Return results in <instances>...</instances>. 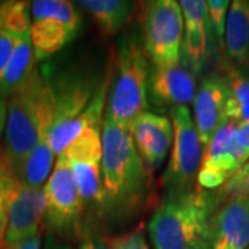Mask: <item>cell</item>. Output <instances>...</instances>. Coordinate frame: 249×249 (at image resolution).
<instances>
[{
  "label": "cell",
  "instance_id": "f1b7e54d",
  "mask_svg": "<svg viewBox=\"0 0 249 249\" xmlns=\"http://www.w3.org/2000/svg\"><path fill=\"white\" fill-rule=\"evenodd\" d=\"M17 39V36L11 35L10 32L4 31L0 25V76L3 75L10 58L13 55Z\"/></svg>",
  "mask_w": 249,
  "mask_h": 249
},
{
  "label": "cell",
  "instance_id": "3957f363",
  "mask_svg": "<svg viewBox=\"0 0 249 249\" xmlns=\"http://www.w3.org/2000/svg\"><path fill=\"white\" fill-rule=\"evenodd\" d=\"M54 121V94L49 80L36 70L7 98L3 155L13 172L47 137Z\"/></svg>",
  "mask_w": 249,
  "mask_h": 249
},
{
  "label": "cell",
  "instance_id": "9a60e30c",
  "mask_svg": "<svg viewBox=\"0 0 249 249\" xmlns=\"http://www.w3.org/2000/svg\"><path fill=\"white\" fill-rule=\"evenodd\" d=\"M178 3L184 19L181 62L196 75L204 70L209 58L212 28L206 13V1L181 0Z\"/></svg>",
  "mask_w": 249,
  "mask_h": 249
},
{
  "label": "cell",
  "instance_id": "4316f807",
  "mask_svg": "<svg viewBox=\"0 0 249 249\" xmlns=\"http://www.w3.org/2000/svg\"><path fill=\"white\" fill-rule=\"evenodd\" d=\"M216 194L220 201L237 196L249 199V160L237 170V173L224 186L220 187V191H216Z\"/></svg>",
  "mask_w": 249,
  "mask_h": 249
},
{
  "label": "cell",
  "instance_id": "8fae6325",
  "mask_svg": "<svg viewBox=\"0 0 249 249\" xmlns=\"http://www.w3.org/2000/svg\"><path fill=\"white\" fill-rule=\"evenodd\" d=\"M46 214L43 188L24 186L13 178L7 196V230L4 244H17L40 234Z\"/></svg>",
  "mask_w": 249,
  "mask_h": 249
},
{
  "label": "cell",
  "instance_id": "e0dca14e",
  "mask_svg": "<svg viewBox=\"0 0 249 249\" xmlns=\"http://www.w3.org/2000/svg\"><path fill=\"white\" fill-rule=\"evenodd\" d=\"M223 49L234 65L249 64V0L230 3Z\"/></svg>",
  "mask_w": 249,
  "mask_h": 249
},
{
  "label": "cell",
  "instance_id": "1f68e13d",
  "mask_svg": "<svg viewBox=\"0 0 249 249\" xmlns=\"http://www.w3.org/2000/svg\"><path fill=\"white\" fill-rule=\"evenodd\" d=\"M237 136H238V140H240L244 151L249 158V122L237 124Z\"/></svg>",
  "mask_w": 249,
  "mask_h": 249
},
{
  "label": "cell",
  "instance_id": "d590c367",
  "mask_svg": "<svg viewBox=\"0 0 249 249\" xmlns=\"http://www.w3.org/2000/svg\"><path fill=\"white\" fill-rule=\"evenodd\" d=\"M248 76H249V75H248Z\"/></svg>",
  "mask_w": 249,
  "mask_h": 249
},
{
  "label": "cell",
  "instance_id": "44dd1931",
  "mask_svg": "<svg viewBox=\"0 0 249 249\" xmlns=\"http://www.w3.org/2000/svg\"><path fill=\"white\" fill-rule=\"evenodd\" d=\"M55 157L57 155L52 150L46 137L39 142L34 151L28 155L14 173L24 186L43 188L54 169L57 160Z\"/></svg>",
  "mask_w": 249,
  "mask_h": 249
},
{
  "label": "cell",
  "instance_id": "52a82bcc",
  "mask_svg": "<svg viewBox=\"0 0 249 249\" xmlns=\"http://www.w3.org/2000/svg\"><path fill=\"white\" fill-rule=\"evenodd\" d=\"M144 50L151 65L181 61L184 19L180 3L175 0L150 1L142 22Z\"/></svg>",
  "mask_w": 249,
  "mask_h": 249
},
{
  "label": "cell",
  "instance_id": "6da1fadb",
  "mask_svg": "<svg viewBox=\"0 0 249 249\" xmlns=\"http://www.w3.org/2000/svg\"><path fill=\"white\" fill-rule=\"evenodd\" d=\"M103 137V205L116 216L133 213L147 194L145 165L136 150L129 126L104 118Z\"/></svg>",
  "mask_w": 249,
  "mask_h": 249
},
{
  "label": "cell",
  "instance_id": "d6986e66",
  "mask_svg": "<svg viewBox=\"0 0 249 249\" xmlns=\"http://www.w3.org/2000/svg\"><path fill=\"white\" fill-rule=\"evenodd\" d=\"M78 32H75L65 22L55 18L34 19L31 24V43L37 61L60 52L68 45Z\"/></svg>",
  "mask_w": 249,
  "mask_h": 249
},
{
  "label": "cell",
  "instance_id": "f546056e",
  "mask_svg": "<svg viewBox=\"0 0 249 249\" xmlns=\"http://www.w3.org/2000/svg\"><path fill=\"white\" fill-rule=\"evenodd\" d=\"M78 249H111L107 238H101L96 235H85L79 242Z\"/></svg>",
  "mask_w": 249,
  "mask_h": 249
},
{
  "label": "cell",
  "instance_id": "ba28073f",
  "mask_svg": "<svg viewBox=\"0 0 249 249\" xmlns=\"http://www.w3.org/2000/svg\"><path fill=\"white\" fill-rule=\"evenodd\" d=\"M46 194L45 222L54 237H72L82 231L85 202L80 196L71 168L61 154L43 187Z\"/></svg>",
  "mask_w": 249,
  "mask_h": 249
},
{
  "label": "cell",
  "instance_id": "5b68a950",
  "mask_svg": "<svg viewBox=\"0 0 249 249\" xmlns=\"http://www.w3.org/2000/svg\"><path fill=\"white\" fill-rule=\"evenodd\" d=\"M150 60L134 37L121 43L116 68L111 75L104 118L130 126L137 116L148 109Z\"/></svg>",
  "mask_w": 249,
  "mask_h": 249
},
{
  "label": "cell",
  "instance_id": "5bb4252c",
  "mask_svg": "<svg viewBox=\"0 0 249 249\" xmlns=\"http://www.w3.org/2000/svg\"><path fill=\"white\" fill-rule=\"evenodd\" d=\"M211 249L249 248V199L226 198L214 211L209 229Z\"/></svg>",
  "mask_w": 249,
  "mask_h": 249
},
{
  "label": "cell",
  "instance_id": "484cf974",
  "mask_svg": "<svg viewBox=\"0 0 249 249\" xmlns=\"http://www.w3.org/2000/svg\"><path fill=\"white\" fill-rule=\"evenodd\" d=\"M229 9H230L229 0H208L206 1V13H208L209 24L212 28V34L220 47H224V31H226Z\"/></svg>",
  "mask_w": 249,
  "mask_h": 249
},
{
  "label": "cell",
  "instance_id": "9c48e42d",
  "mask_svg": "<svg viewBox=\"0 0 249 249\" xmlns=\"http://www.w3.org/2000/svg\"><path fill=\"white\" fill-rule=\"evenodd\" d=\"M68 162L72 176L85 204L103 205V137L101 127L86 129L61 152Z\"/></svg>",
  "mask_w": 249,
  "mask_h": 249
},
{
  "label": "cell",
  "instance_id": "277c9868",
  "mask_svg": "<svg viewBox=\"0 0 249 249\" xmlns=\"http://www.w3.org/2000/svg\"><path fill=\"white\" fill-rule=\"evenodd\" d=\"M216 193L186 191L169 196L157 208L148 223L154 249H208L211 220L217 204Z\"/></svg>",
  "mask_w": 249,
  "mask_h": 249
},
{
  "label": "cell",
  "instance_id": "cb8c5ba5",
  "mask_svg": "<svg viewBox=\"0 0 249 249\" xmlns=\"http://www.w3.org/2000/svg\"><path fill=\"white\" fill-rule=\"evenodd\" d=\"M31 3L29 1H3L0 3V25L11 35L25 36L31 32Z\"/></svg>",
  "mask_w": 249,
  "mask_h": 249
},
{
  "label": "cell",
  "instance_id": "7402d4cb",
  "mask_svg": "<svg viewBox=\"0 0 249 249\" xmlns=\"http://www.w3.org/2000/svg\"><path fill=\"white\" fill-rule=\"evenodd\" d=\"M224 82L227 86L224 104L226 119L237 124L249 122V76H245L238 70H230Z\"/></svg>",
  "mask_w": 249,
  "mask_h": 249
},
{
  "label": "cell",
  "instance_id": "7a4b0ae2",
  "mask_svg": "<svg viewBox=\"0 0 249 249\" xmlns=\"http://www.w3.org/2000/svg\"><path fill=\"white\" fill-rule=\"evenodd\" d=\"M49 83L54 94V121L47 142L60 155L82 132L103 126L111 75L96 83L86 73L67 72Z\"/></svg>",
  "mask_w": 249,
  "mask_h": 249
},
{
  "label": "cell",
  "instance_id": "d4e9b609",
  "mask_svg": "<svg viewBox=\"0 0 249 249\" xmlns=\"http://www.w3.org/2000/svg\"><path fill=\"white\" fill-rule=\"evenodd\" d=\"M16 173L13 172L7 160L0 150V249L4 247L6 230H7V196L9 188Z\"/></svg>",
  "mask_w": 249,
  "mask_h": 249
},
{
  "label": "cell",
  "instance_id": "2e32d148",
  "mask_svg": "<svg viewBox=\"0 0 249 249\" xmlns=\"http://www.w3.org/2000/svg\"><path fill=\"white\" fill-rule=\"evenodd\" d=\"M226 98L227 86L224 78H219L216 75L205 78L196 89V97L193 101V119L204 150L216 132L223 124L229 122L224 115Z\"/></svg>",
  "mask_w": 249,
  "mask_h": 249
},
{
  "label": "cell",
  "instance_id": "4fadbf2b",
  "mask_svg": "<svg viewBox=\"0 0 249 249\" xmlns=\"http://www.w3.org/2000/svg\"><path fill=\"white\" fill-rule=\"evenodd\" d=\"M136 150L150 170L162 166L173 144V124L170 118L142 112L129 126Z\"/></svg>",
  "mask_w": 249,
  "mask_h": 249
},
{
  "label": "cell",
  "instance_id": "836d02e7",
  "mask_svg": "<svg viewBox=\"0 0 249 249\" xmlns=\"http://www.w3.org/2000/svg\"><path fill=\"white\" fill-rule=\"evenodd\" d=\"M6 121H7V100L0 96V140L6 129Z\"/></svg>",
  "mask_w": 249,
  "mask_h": 249
},
{
  "label": "cell",
  "instance_id": "30bf717a",
  "mask_svg": "<svg viewBox=\"0 0 249 249\" xmlns=\"http://www.w3.org/2000/svg\"><path fill=\"white\" fill-rule=\"evenodd\" d=\"M248 160L237 136V124L227 122L205 147L196 183L204 190H217Z\"/></svg>",
  "mask_w": 249,
  "mask_h": 249
},
{
  "label": "cell",
  "instance_id": "603a6c76",
  "mask_svg": "<svg viewBox=\"0 0 249 249\" xmlns=\"http://www.w3.org/2000/svg\"><path fill=\"white\" fill-rule=\"evenodd\" d=\"M55 18L65 22L75 32H79L82 18L75 3L68 0H35L31 1V19Z\"/></svg>",
  "mask_w": 249,
  "mask_h": 249
},
{
  "label": "cell",
  "instance_id": "7c38bea8",
  "mask_svg": "<svg viewBox=\"0 0 249 249\" xmlns=\"http://www.w3.org/2000/svg\"><path fill=\"white\" fill-rule=\"evenodd\" d=\"M196 76L183 62L151 65L148 98L158 107H187L194 101Z\"/></svg>",
  "mask_w": 249,
  "mask_h": 249
},
{
  "label": "cell",
  "instance_id": "d6a6232c",
  "mask_svg": "<svg viewBox=\"0 0 249 249\" xmlns=\"http://www.w3.org/2000/svg\"><path fill=\"white\" fill-rule=\"evenodd\" d=\"M43 249H75L72 248L70 244H67V242H64L60 238H57V237H54L52 234H49L47 237H46L45 241V248Z\"/></svg>",
  "mask_w": 249,
  "mask_h": 249
},
{
  "label": "cell",
  "instance_id": "ffe728a7",
  "mask_svg": "<svg viewBox=\"0 0 249 249\" xmlns=\"http://www.w3.org/2000/svg\"><path fill=\"white\" fill-rule=\"evenodd\" d=\"M75 4L89 13L104 36L116 35L133 11V3L127 0H79Z\"/></svg>",
  "mask_w": 249,
  "mask_h": 249
},
{
  "label": "cell",
  "instance_id": "8992f818",
  "mask_svg": "<svg viewBox=\"0 0 249 249\" xmlns=\"http://www.w3.org/2000/svg\"><path fill=\"white\" fill-rule=\"evenodd\" d=\"M170 121L173 124V144L163 184L169 194H178L193 190L201 168L204 145L188 107L172 108Z\"/></svg>",
  "mask_w": 249,
  "mask_h": 249
},
{
  "label": "cell",
  "instance_id": "8d00e7d4",
  "mask_svg": "<svg viewBox=\"0 0 249 249\" xmlns=\"http://www.w3.org/2000/svg\"><path fill=\"white\" fill-rule=\"evenodd\" d=\"M248 249H249V248H248Z\"/></svg>",
  "mask_w": 249,
  "mask_h": 249
},
{
  "label": "cell",
  "instance_id": "83f0119b",
  "mask_svg": "<svg viewBox=\"0 0 249 249\" xmlns=\"http://www.w3.org/2000/svg\"><path fill=\"white\" fill-rule=\"evenodd\" d=\"M111 249H150V245L145 240L142 229L134 231L126 232L122 235H116L107 238Z\"/></svg>",
  "mask_w": 249,
  "mask_h": 249
},
{
  "label": "cell",
  "instance_id": "e575fe53",
  "mask_svg": "<svg viewBox=\"0 0 249 249\" xmlns=\"http://www.w3.org/2000/svg\"><path fill=\"white\" fill-rule=\"evenodd\" d=\"M208 249H211V248H208Z\"/></svg>",
  "mask_w": 249,
  "mask_h": 249
},
{
  "label": "cell",
  "instance_id": "ac0fdd59",
  "mask_svg": "<svg viewBox=\"0 0 249 249\" xmlns=\"http://www.w3.org/2000/svg\"><path fill=\"white\" fill-rule=\"evenodd\" d=\"M37 60L31 43V36H19L13 55L0 76V96L6 100L18 90L37 70Z\"/></svg>",
  "mask_w": 249,
  "mask_h": 249
},
{
  "label": "cell",
  "instance_id": "4dcf8cb0",
  "mask_svg": "<svg viewBox=\"0 0 249 249\" xmlns=\"http://www.w3.org/2000/svg\"><path fill=\"white\" fill-rule=\"evenodd\" d=\"M40 244L42 241H40V234H39L36 237L21 241L17 244H4V247L1 249H40Z\"/></svg>",
  "mask_w": 249,
  "mask_h": 249
}]
</instances>
